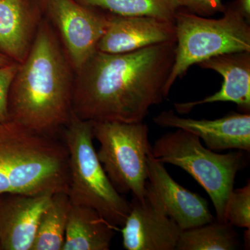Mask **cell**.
Wrapping results in <instances>:
<instances>
[{
    "label": "cell",
    "mask_w": 250,
    "mask_h": 250,
    "mask_svg": "<svg viewBox=\"0 0 250 250\" xmlns=\"http://www.w3.org/2000/svg\"><path fill=\"white\" fill-rule=\"evenodd\" d=\"M176 41L126 53L96 50L75 73L72 112L90 122H142L167 98Z\"/></svg>",
    "instance_id": "cell-1"
},
{
    "label": "cell",
    "mask_w": 250,
    "mask_h": 250,
    "mask_svg": "<svg viewBox=\"0 0 250 250\" xmlns=\"http://www.w3.org/2000/svg\"><path fill=\"white\" fill-rule=\"evenodd\" d=\"M75 78V70L45 16L11 83L9 120L38 134L54 137L73 113Z\"/></svg>",
    "instance_id": "cell-2"
},
{
    "label": "cell",
    "mask_w": 250,
    "mask_h": 250,
    "mask_svg": "<svg viewBox=\"0 0 250 250\" xmlns=\"http://www.w3.org/2000/svg\"><path fill=\"white\" fill-rule=\"evenodd\" d=\"M66 146L16 122L0 123V195L68 191Z\"/></svg>",
    "instance_id": "cell-3"
},
{
    "label": "cell",
    "mask_w": 250,
    "mask_h": 250,
    "mask_svg": "<svg viewBox=\"0 0 250 250\" xmlns=\"http://www.w3.org/2000/svg\"><path fill=\"white\" fill-rule=\"evenodd\" d=\"M62 131L68 153L70 203L97 210L118 231L129 214L130 202L117 191L99 160L93 123L72 113Z\"/></svg>",
    "instance_id": "cell-4"
},
{
    "label": "cell",
    "mask_w": 250,
    "mask_h": 250,
    "mask_svg": "<svg viewBox=\"0 0 250 250\" xmlns=\"http://www.w3.org/2000/svg\"><path fill=\"white\" fill-rule=\"evenodd\" d=\"M223 16L211 19L179 9L174 16L176 49L173 65L165 86L166 95L189 67L219 55L250 52V22L234 1L225 6Z\"/></svg>",
    "instance_id": "cell-5"
},
{
    "label": "cell",
    "mask_w": 250,
    "mask_h": 250,
    "mask_svg": "<svg viewBox=\"0 0 250 250\" xmlns=\"http://www.w3.org/2000/svg\"><path fill=\"white\" fill-rule=\"evenodd\" d=\"M151 153L159 162L177 166L190 174L209 196L216 220L225 223V206L244 164L242 151L218 154L204 147L195 135L177 129L156 140Z\"/></svg>",
    "instance_id": "cell-6"
},
{
    "label": "cell",
    "mask_w": 250,
    "mask_h": 250,
    "mask_svg": "<svg viewBox=\"0 0 250 250\" xmlns=\"http://www.w3.org/2000/svg\"><path fill=\"white\" fill-rule=\"evenodd\" d=\"M93 123V122H92ZM94 139L104 170L117 191L143 201L147 182V157L152 151L149 128L142 122H95Z\"/></svg>",
    "instance_id": "cell-7"
},
{
    "label": "cell",
    "mask_w": 250,
    "mask_h": 250,
    "mask_svg": "<svg viewBox=\"0 0 250 250\" xmlns=\"http://www.w3.org/2000/svg\"><path fill=\"white\" fill-rule=\"evenodd\" d=\"M111 14L75 0H46L45 16L75 73L98 48Z\"/></svg>",
    "instance_id": "cell-8"
},
{
    "label": "cell",
    "mask_w": 250,
    "mask_h": 250,
    "mask_svg": "<svg viewBox=\"0 0 250 250\" xmlns=\"http://www.w3.org/2000/svg\"><path fill=\"white\" fill-rule=\"evenodd\" d=\"M146 195L155 202L182 231L215 220L207 200L177 183L164 164L156 160L151 152L147 157Z\"/></svg>",
    "instance_id": "cell-9"
},
{
    "label": "cell",
    "mask_w": 250,
    "mask_h": 250,
    "mask_svg": "<svg viewBox=\"0 0 250 250\" xmlns=\"http://www.w3.org/2000/svg\"><path fill=\"white\" fill-rule=\"evenodd\" d=\"M118 231L126 250H174L182 230L152 199H132L129 214Z\"/></svg>",
    "instance_id": "cell-10"
},
{
    "label": "cell",
    "mask_w": 250,
    "mask_h": 250,
    "mask_svg": "<svg viewBox=\"0 0 250 250\" xmlns=\"http://www.w3.org/2000/svg\"><path fill=\"white\" fill-rule=\"evenodd\" d=\"M158 126L185 130L203 140L208 149L250 151V114L231 112L215 120L182 118L172 110L161 112L153 119Z\"/></svg>",
    "instance_id": "cell-11"
},
{
    "label": "cell",
    "mask_w": 250,
    "mask_h": 250,
    "mask_svg": "<svg viewBox=\"0 0 250 250\" xmlns=\"http://www.w3.org/2000/svg\"><path fill=\"white\" fill-rule=\"evenodd\" d=\"M54 194H6L0 196L1 250H31L41 215Z\"/></svg>",
    "instance_id": "cell-12"
},
{
    "label": "cell",
    "mask_w": 250,
    "mask_h": 250,
    "mask_svg": "<svg viewBox=\"0 0 250 250\" xmlns=\"http://www.w3.org/2000/svg\"><path fill=\"white\" fill-rule=\"evenodd\" d=\"M44 18L42 0H0V52L22 62Z\"/></svg>",
    "instance_id": "cell-13"
},
{
    "label": "cell",
    "mask_w": 250,
    "mask_h": 250,
    "mask_svg": "<svg viewBox=\"0 0 250 250\" xmlns=\"http://www.w3.org/2000/svg\"><path fill=\"white\" fill-rule=\"evenodd\" d=\"M172 41H176L173 22L149 16L111 14L97 50L111 54L126 53Z\"/></svg>",
    "instance_id": "cell-14"
},
{
    "label": "cell",
    "mask_w": 250,
    "mask_h": 250,
    "mask_svg": "<svg viewBox=\"0 0 250 250\" xmlns=\"http://www.w3.org/2000/svg\"><path fill=\"white\" fill-rule=\"evenodd\" d=\"M202 68L218 72L223 78L221 88L198 101L175 103L176 111L186 114L195 106L205 104L233 103L244 113L250 111V52L217 56L198 64Z\"/></svg>",
    "instance_id": "cell-15"
},
{
    "label": "cell",
    "mask_w": 250,
    "mask_h": 250,
    "mask_svg": "<svg viewBox=\"0 0 250 250\" xmlns=\"http://www.w3.org/2000/svg\"><path fill=\"white\" fill-rule=\"evenodd\" d=\"M116 231L97 210L71 205L62 250H108Z\"/></svg>",
    "instance_id": "cell-16"
},
{
    "label": "cell",
    "mask_w": 250,
    "mask_h": 250,
    "mask_svg": "<svg viewBox=\"0 0 250 250\" xmlns=\"http://www.w3.org/2000/svg\"><path fill=\"white\" fill-rule=\"evenodd\" d=\"M70 206L67 192L52 195L41 215L31 250H62Z\"/></svg>",
    "instance_id": "cell-17"
},
{
    "label": "cell",
    "mask_w": 250,
    "mask_h": 250,
    "mask_svg": "<svg viewBox=\"0 0 250 250\" xmlns=\"http://www.w3.org/2000/svg\"><path fill=\"white\" fill-rule=\"evenodd\" d=\"M239 241L232 225L213 220L205 225L184 230L177 250H233Z\"/></svg>",
    "instance_id": "cell-18"
},
{
    "label": "cell",
    "mask_w": 250,
    "mask_h": 250,
    "mask_svg": "<svg viewBox=\"0 0 250 250\" xmlns=\"http://www.w3.org/2000/svg\"><path fill=\"white\" fill-rule=\"evenodd\" d=\"M89 7L123 16H149L173 22L179 0H75Z\"/></svg>",
    "instance_id": "cell-19"
},
{
    "label": "cell",
    "mask_w": 250,
    "mask_h": 250,
    "mask_svg": "<svg viewBox=\"0 0 250 250\" xmlns=\"http://www.w3.org/2000/svg\"><path fill=\"white\" fill-rule=\"evenodd\" d=\"M224 221L240 228H250V184L232 190L225 206Z\"/></svg>",
    "instance_id": "cell-20"
},
{
    "label": "cell",
    "mask_w": 250,
    "mask_h": 250,
    "mask_svg": "<svg viewBox=\"0 0 250 250\" xmlns=\"http://www.w3.org/2000/svg\"><path fill=\"white\" fill-rule=\"evenodd\" d=\"M18 66L19 63L14 62L0 67V123L9 121V91Z\"/></svg>",
    "instance_id": "cell-21"
},
{
    "label": "cell",
    "mask_w": 250,
    "mask_h": 250,
    "mask_svg": "<svg viewBox=\"0 0 250 250\" xmlns=\"http://www.w3.org/2000/svg\"><path fill=\"white\" fill-rule=\"evenodd\" d=\"M179 1L181 9L203 17L223 13L225 9L222 0H179Z\"/></svg>",
    "instance_id": "cell-22"
},
{
    "label": "cell",
    "mask_w": 250,
    "mask_h": 250,
    "mask_svg": "<svg viewBox=\"0 0 250 250\" xmlns=\"http://www.w3.org/2000/svg\"><path fill=\"white\" fill-rule=\"evenodd\" d=\"M234 3L240 13L246 18V21L250 22V0H236Z\"/></svg>",
    "instance_id": "cell-23"
},
{
    "label": "cell",
    "mask_w": 250,
    "mask_h": 250,
    "mask_svg": "<svg viewBox=\"0 0 250 250\" xmlns=\"http://www.w3.org/2000/svg\"><path fill=\"white\" fill-rule=\"evenodd\" d=\"M14 61L11 60L7 56L0 52V67L5 66V65H10V64L14 62Z\"/></svg>",
    "instance_id": "cell-24"
},
{
    "label": "cell",
    "mask_w": 250,
    "mask_h": 250,
    "mask_svg": "<svg viewBox=\"0 0 250 250\" xmlns=\"http://www.w3.org/2000/svg\"><path fill=\"white\" fill-rule=\"evenodd\" d=\"M46 1V0H42V1H43L44 2V4H45V1Z\"/></svg>",
    "instance_id": "cell-25"
},
{
    "label": "cell",
    "mask_w": 250,
    "mask_h": 250,
    "mask_svg": "<svg viewBox=\"0 0 250 250\" xmlns=\"http://www.w3.org/2000/svg\"><path fill=\"white\" fill-rule=\"evenodd\" d=\"M0 250H1V246H0Z\"/></svg>",
    "instance_id": "cell-26"
},
{
    "label": "cell",
    "mask_w": 250,
    "mask_h": 250,
    "mask_svg": "<svg viewBox=\"0 0 250 250\" xmlns=\"http://www.w3.org/2000/svg\"><path fill=\"white\" fill-rule=\"evenodd\" d=\"M0 196H1V195H0Z\"/></svg>",
    "instance_id": "cell-27"
}]
</instances>
